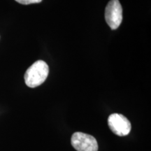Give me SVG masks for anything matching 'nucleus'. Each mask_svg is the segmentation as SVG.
I'll use <instances>...</instances> for the list:
<instances>
[{
    "instance_id": "obj_1",
    "label": "nucleus",
    "mask_w": 151,
    "mask_h": 151,
    "mask_svg": "<svg viewBox=\"0 0 151 151\" xmlns=\"http://www.w3.org/2000/svg\"><path fill=\"white\" fill-rule=\"evenodd\" d=\"M49 73V67L43 60H38L28 68L24 73V81L29 88L41 86L46 80Z\"/></svg>"
},
{
    "instance_id": "obj_2",
    "label": "nucleus",
    "mask_w": 151,
    "mask_h": 151,
    "mask_svg": "<svg viewBox=\"0 0 151 151\" xmlns=\"http://www.w3.org/2000/svg\"><path fill=\"white\" fill-rule=\"evenodd\" d=\"M71 143L77 151H97L99 148L95 138L83 132L73 134Z\"/></svg>"
},
{
    "instance_id": "obj_3",
    "label": "nucleus",
    "mask_w": 151,
    "mask_h": 151,
    "mask_svg": "<svg viewBox=\"0 0 151 151\" xmlns=\"http://www.w3.org/2000/svg\"><path fill=\"white\" fill-rule=\"evenodd\" d=\"M105 19L111 29H116L122 20V8L118 0H111L105 9Z\"/></svg>"
},
{
    "instance_id": "obj_4",
    "label": "nucleus",
    "mask_w": 151,
    "mask_h": 151,
    "mask_svg": "<svg viewBox=\"0 0 151 151\" xmlns=\"http://www.w3.org/2000/svg\"><path fill=\"white\" fill-rule=\"evenodd\" d=\"M108 124L111 131L120 137L128 135L132 129L129 120L123 115L119 113H113L109 116Z\"/></svg>"
},
{
    "instance_id": "obj_5",
    "label": "nucleus",
    "mask_w": 151,
    "mask_h": 151,
    "mask_svg": "<svg viewBox=\"0 0 151 151\" xmlns=\"http://www.w3.org/2000/svg\"><path fill=\"white\" fill-rule=\"evenodd\" d=\"M17 2L24 5L31 4H37L40 3L42 0H16Z\"/></svg>"
}]
</instances>
